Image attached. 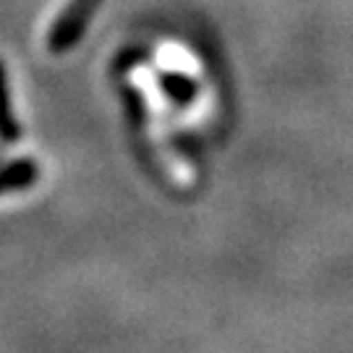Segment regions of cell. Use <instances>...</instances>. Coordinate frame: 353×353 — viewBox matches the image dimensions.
I'll use <instances>...</instances> for the list:
<instances>
[{
    "label": "cell",
    "instance_id": "cell-2",
    "mask_svg": "<svg viewBox=\"0 0 353 353\" xmlns=\"http://www.w3.org/2000/svg\"><path fill=\"white\" fill-rule=\"evenodd\" d=\"M21 134V128L16 123V115L11 108V94H8V79H6V68L0 63V139L16 141Z\"/></svg>",
    "mask_w": 353,
    "mask_h": 353
},
{
    "label": "cell",
    "instance_id": "cell-1",
    "mask_svg": "<svg viewBox=\"0 0 353 353\" xmlns=\"http://www.w3.org/2000/svg\"><path fill=\"white\" fill-rule=\"evenodd\" d=\"M39 176V168L32 160H13L8 165H0V194H13V191H24L34 186Z\"/></svg>",
    "mask_w": 353,
    "mask_h": 353
},
{
    "label": "cell",
    "instance_id": "cell-3",
    "mask_svg": "<svg viewBox=\"0 0 353 353\" xmlns=\"http://www.w3.org/2000/svg\"><path fill=\"white\" fill-rule=\"evenodd\" d=\"M163 89H165V94L176 102V105H189V102L194 100V94H196V84L183 74H165Z\"/></svg>",
    "mask_w": 353,
    "mask_h": 353
}]
</instances>
